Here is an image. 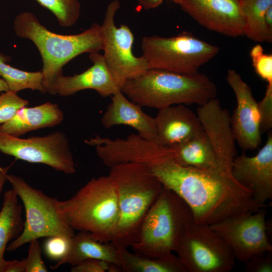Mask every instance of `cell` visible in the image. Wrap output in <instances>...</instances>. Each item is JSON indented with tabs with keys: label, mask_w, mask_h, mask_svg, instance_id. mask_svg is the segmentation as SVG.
I'll return each mask as SVG.
<instances>
[{
	"label": "cell",
	"mask_w": 272,
	"mask_h": 272,
	"mask_svg": "<svg viewBox=\"0 0 272 272\" xmlns=\"http://www.w3.org/2000/svg\"><path fill=\"white\" fill-rule=\"evenodd\" d=\"M232 163L197 169L182 166L165 158L148 166L165 188L187 204L195 223L211 225L262 208L254 199L252 192L234 178Z\"/></svg>",
	"instance_id": "obj_1"
},
{
	"label": "cell",
	"mask_w": 272,
	"mask_h": 272,
	"mask_svg": "<svg viewBox=\"0 0 272 272\" xmlns=\"http://www.w3.org/2000/svg\"><path fill=\"white\" fill-rule=\"evenodd\" d=\"M13 29L17 36L31 40L37 48L43 63V85L50 94L65 64L82 53L103 49L102 29L97 23L80 33L61 35L47 29L33 13L24 12L15 17Z\"/></svg>",
	"instance_id": "obj_2"
},
{
	"label": "cell",
	"mask_w": 272,
	"mask_h": 272,
	"mask_svg": "<svg viewBox=\"0 0 272 272\" xmlns=\"http://www.w3.org/2000/svg\"><path fill=\"white\" fill-rule=\"evenodd\" d=\"M121 92L142 107L158 110L178 104L201 106L215 98L217 88L206 74H183L149 69L127 80Z\"/></svg>",
	"instance_id": "obj_3"
},
{
	"label": "cell",
	"mask_w": 272,
	"mask_h": 272,
	"mask_svg": "<svg viewBox=\"0 0 272 272\" xmlns=\"http://www.w3.org/2000/svg\"><path fill=\"white\" fill-rule=\"evenodd\" d=\"M117 189L119 220L111 242L128 248L137 240L143 221L164 186L150 167L129 162L110 167Z\"/></svg>",
	"instance_id": "obj_4"
},
{
	"label": "cell",
	"mask_w": 272,
	"mask_h": 272,
	"mask_svg": "<svg viewBox=\"0 0 272 272\" xmlns=\"http://www.w3.org/2000/svg\"><path fill=\"white\" fill-rule=\"evenodd\" d=\"M58 204L74 231L89 232L101 243L111 242L119 213L116 185L109 175L92 178L73 196L59 200Z\"/></svg>",
	"instance_id": "obj_5"
},
{
	"label": "cell",
	"mask_w": 272,
	"mask_h": 272,
	"mask_svg": "<svg viewBox=\"0 0 272 272\" xmlns=\"http://www.w3.org/2000/svg\"><path fill=\"white\" fill-rule=\"evenodd\" d=\"M193 222L187 204L164 187L147 214L138 238L130 248L134 253L151 258L173 253L185 229Z\"/></svg>",
	"instance_id": "obj_6"
},
{
	"label": "cell",
	"mask_w": 272,
	"mask_h": 272,
	"mask_svg": "<svg viewBox=\"0 0 272 272\" xmlns=\"http://www.w3.org/2000/svg\"><path fill=\"white\" fill-rule=\"evenodd\" d=\"M141 48L149 69L189 75L198 73L220 51L218 46L186 31L169 37L145 36Z\"/></svg>",
	"instance_id": "obj_7"
},
{
	"label": "cell",
	"mask_w": 272,
	"mask_h": 272,
	"mask_svg": "<svg viewBox=\"0 0 272 272\" xmlns=\"http://www.w3.org/2000/svg\"><path fill=\"white\" fill-rule=\"evenodd\" d=\"M8 181L23 202L25 221L21 233L6 248L14 251L33 240L52 236L73 238L75 231L60 210L56 198L49 196L28 184L22 178L8 175Z\"/></svg>",
	"instance_id": "obj_8"
},
{
	"label": "cell",
	"mask_w": 272,
	"mask_h": 272,
	"mask_svg": "<svg viewBox=\"0 0 272 272\" xmlns=\"http://www.w3.org/2000/svg\"><path fill=\"white\" fill-rule=\"evenodd\" d=\"M187 272H229L235 258L210 225L191 223L175 251Z\"/></svg>",
	"instance_id": "obj_9"
},
{
	"label": "cell",
	"mask_w": 272,
	"mask_h": 272,
	"mask_svg": "<svg viewBox=\"0 0 272 272\" xmlns=\"http://www.w3.org/2000/svg\"><path fill=\"white\" fill-rule=\"evenodd\" d=\"M120 8L118 0L107 6L101 25L103 32V54L111 78L120 90L128 80L149 69L143 55L137 57L132 52L134 36L129 27L122 24L117 27L114 17Z\"/></svg>",
	"instance_id": "obj_10"
},
{
	"label": "cell",
	"mask_w": 272,
	"mask_h": 272,
	"mask_svg": "<svg viewBox=\"0 0 272 272\" xmlns=\"http://www.w3.org/2000/svg\"><path fill=\"white\" fill-rule=\"evenodd\" d=\"M0 151L17 159L48 165L67 174L76 171L69 141L61 131L26 139L0 132Z\"/></svg>",
	"instance_id": "obj_11"
},
{
	"label": "cell",
	"mask_w": 272,
	"mask_h": 272,
	"mask_svg": "<svg viewBox=\"0 0 272 272\" xmlns=\"http://www.w3.org/2000/svg\"><path fill=\"white\" fill-rule=\"evenodd\" d=\"M263 208L226 218L210 226L224 241L235 259L245 263L253 255L272 251L269 222Z\"/></svg>",
	"instance_id": "obj_12"
},
{
	"label": "cell",
	"mask_w": 272,
	"mask_h": 272,
	"mask_svg": "<svg viewBox=\"0 0 272 272\" xmlns=\"http://www.w3.org/2000/svg\"><path fill=\"white\" fill-rule=\"evenodd\" d=\"M226 80L235 93L237 105L230 124L236 142L244 150H253L261 143V118L258 102L250 86L235 70H228Z\"/></svg>",
	"instance_id": "obj_13"
},
{
	"label": "cell",
	"mask_w": 272,
	"mask_h": 272,
	"mask_svg": "<svg viewBox=\"0 0 272 272\" xmlns=\"http://www.w3.org/2000/svg\"><path fill=\"white\" fill-rule=\"evenodd\" d=\"M202 27L222 35L244 36L240 0H171Z\"/></svg>",
	"instance_id": "obj_14"
},
{
	"label": "cell",
	"mask_w": 272,
	"mask_h": 272,
	"mask_svg": "<svg viewBox=\"0 0 272 272\" xmlns=\"http://www.w3.org/2000/svg\"><path fill=\"white\" fill-rule=\"evenodd\" d=\"M232 174L242 186L250 190L255 201L262 208L272 198V133L253 156L244 152L234 158Z\"/></svg>",
	"instance_id": "obj_15"
},
{
	"label": "cell",
	"mask_w": 272,
	"mask_h": 272,
	"mask_svg": "<svg viewBox=\"0 0 272 272\" xmlns=\"http://www.w3.org/2000/svg\"><path fill=\"white\" fill-rule=\"evenodd\" d=\"M154 118L157 134L154 140L165 146L187 142L203 130L197 114L184 104L160 109Z\"/></svg>",
	"instance_id": "obj_16"
},
{
	"label": "cell",
	"mask_w": 272,
	"mask_h": 272,
	"mask_svg": "<svg viewBox=\"0 0 272 272\" xmlns=\"http://www.w3.org/2000/svg\"><path fill=\"white\" fill-rule=\"evenodd\" d=\"M93 65L79 74L60 76L55 82L51 95L69 96L85 90H95L101 96H112L120 90L114 83L103 54L90 53Z\"/></svg>",
	"instance_id": "obj_17"
},
{
	"label": "cell",
	"mask_w": 272,
	"mask_h": 272,
	"mask_svg": "<svg viewBox=\"0 0 272 272\" xmlns=\"http://www.w3.org/2000/svg\"><path fill=\"white\" fill-rule=\"evenodd\" d=\"M101 123L106 129L118 125L129 126L141 137L154 140L157 134L154 117L146 113L142 107L128 99L120 90L111 96V102L101 118Z\"/></svg>",
	"instance_id": "obj_18"
},
{
	"label": "cell",
	"mask_w": 272,
	"mask_h": 272,
	"mask_svg": "<svg viewBox=\"0 0 272 272\" xmlns=\"http://www.w3.org/2000/svg\"><path fill=\"white\" fill-rule=\"evenodd\" d=\"M168 147L171 158L184 167L210 168L222 163L232 162L234 159L218 154L204 129L187 142Z\"/></svg>",
	"instance_id": "obj_19"
},
{
	"label": "cell",
	"mask_w": 272,
	"mask_h": 272,
	"mask_svg": "<svg viewBox=\"0 0 272 272\" xmlns=\"http://www.w3.org/2000/svg\"><path fill=\"white\" fill-rule=\"evenodd\" d=\"M63 119V112L55 103L47 102L34 107L25 106L0 125V132L20 137L33 130L57 125Z\"/></svg>",
	"instance_id": "obj_20"
},
{
	"label": "cell",
	"mask_w": 272,
	"mask_h": 272,
	"mask_svg": "<svg viewBox=\"0 0 272 272\" xmlns=\"http://www.w3.org/2000/svg\"><path fill=\"white\" fill-rule=\"evenodd\" d=\"M87 259L104 260L121 268L118 250L115 246L111 243L100 242L90 233L83 231L75 234L71 250L66 256L51 266V268L55 269L64 264H69L73 266Z\"/></svg>",
	"instance_id": "obj_21"
},
{
	"label": "cell",
	"mask_w": 272,
	"mask_h": 272,
	"mask_svg": "<svg viewBox=\"0 0 272 272\" xmlns=\"http://www.w3.org/2000/svg\"><path fill=\"white\" fill-rule=\"evenodd\" d=\"M2 208L0 211V272L5 259V251L10 241L16 238L22 232L24 222L22 217V205L18 197L12 188L4 194Z\"/></svg>",
	"instance_id": "obj_22"
},
{
	"label": "cell",
	"mask_w": 272,
	"mask_h": 272,
	"mask_svg": "<svg viewBox=\"0 0 272 272\" xmlns=\"http://www.w3.org/2000/svg\"><path fill=\"white\" fill-rule=\"evenodd\" d=\"M117 248L123 271L187 272L177 256L173 253L151 258L132 253L127 248Z\"/></svg>",
	"instance_id": "obj_23"
},
{
	"label": "cell",
	"mask_w": 272,
	"mask_h": 272,
	"mask_svg": "<svg viewBox=\"0 0 272 272\" xmlns=\"http://www.w3.org/2000/svg\"><path fill=\"white\" fill-rule=\"evenodd\" d=\"M271 6L272 0H240L244 36L255 42H267L264 16Z\"/></svg>",
	"instance_id": "obj_24"
},
{
	"label": "cell",
	"mask_w": 272,
	"mask_h": 272,
	"mask_svg": "<svg viewBox=\"0 0 272 272\" xmlns=\"http://www.w3.org/2000/svg\"><path fill=\"white\" fill-rule=\"evenodd\" d=\"M10 58L0 53V77L7 84L10 91L18 93L24 89L37 90L46 93L43 85L41 71L27 72L8 64Z\"/></svg>",
	"instance_id": "obj_25"
},
{
	"label": "cell",
	"mask_w": 272,
	"mask_h": 272,
	"mask_svg": "<svg viewBox=\"0 0 272 272\" xmlns=\"http://www.w3.org/2000/svg\"><path fill=\"white\" fill-rule=\"evenodd\" d=\"M55 16L62 27L73 26L78 20L81 12L79 0H35Z\"/></svg>",
	"instance_id": "obj_26"
},
{
	"label": "cell",
	"mask_w": 272,
	"mask_h": 272,
	"mask_svg": "<svg viewBox=\"0 0 272 272\" xmlns=\"http://www.w3.org/2000/svg\"><path fill=\"white\" fill-rule=\"evenodd\" d=\"M252 65L255 73L267 84H272V55L264 53L262 46L257 44L250 51Z\"/></svg>",
	"instance_id": "obj_27"
},
{
	"label": "cell",
	"mask_w": 272,
	"mask_h": 272,
	"mask_svg": "<svg viewBox=\"0 0 272 272\" xmlns=\"http://www.w3.org/2000/svg\"><path fill=\"white\" fill-rule=\"evenodd\" d=\"M29 102L11 91L0 94V125L12 119L21 108L27 106Z\"/></svg>",
	"instance_id": "obj_28"
},
{
	"label": "cell",
	"mask_w": 272,
	"mask_h": 272,
	"mask_svg": "<svg viewBox=\"0 0 272 272\" xmlns=\"http://www.w3.org/2000/svg\"><path fill=\"white\" fill-rule=\"evenodd\" d=\"M73 237L69 238L63 236L47 237L43 244V250L45 255L49 259L56 262L63 259L71 250Z\"/></svg>",
	"instance_id": "obj_29"
},
{
	"label": "cell",
	"mask_w": 272,
	"mask_h": 272,
	"mask_svg": "<svg viewBox=\"0 0 272 272\" xmlns=\"http://www.w3.org/2000/svg\"><path fill=\"white\" fill-rule=\"evenodd\" d=\"M28 256L25 258L24 272H46L47 268L41 258V247L38 239L29 242Z\"/></svg>",
	"instance_id": "obj_30"
},
{
	"label": "cell",
	"mask_w": 272,
	"mask_h": 272,
	"mask_svg": "<svg viewBox=\"0 0 272 272\" xmlns=\"http://www.w3.org/2000/svg\"><path fill=\"white\" fill-rule=\"evenodd\" d=\"M72 272H119L121 268L118 265L97 259H85L71 269Z\"/></svg>",
	"instance_id": "obj_31"
},
{
	"label": "cell",
	"mask_w": 272,
	"mask_h": 272,
	"mask_svg": "<svg viewBox=\"0 0 272 272\" xmlns=\"http://www.w3.org/2000/svg\"><path fill=\"white\" fill-rule=\"evenodd\" d=\"M258 105L261 118V130H269L272 127V84H267L264 96Z\"/></svg>",
	"instance_id": "obj_32"
},
{
	"label": "cell",
	"mask_w": 272,
	"mask_h": 272,
	"mask_svg": "<svg viewBox=\"0 0 272 272\" xmlns=\"http://www.w3.org/2000/svg\"><path fill=\"white\" fill-rule=\"evenodd\" d=\"M244 263L249 272H271L272 251L255 254Z\"/></svg>",
	"instance_id": "obj_33"
},
{
	"label": "cell",
	"mask_w": 272,
	"mask_h": 272,
	"mask_svg": "<svg viewBox=\"0 0 272 272\" xmlns=\"http://www.w3.org/2000/svg\"><path fill=\"white\" fill-rule=\"evenodd\" d=\"M25 258L21 260H5L2 272H24Z\"/></svg>",
	"instance_id": "obj_34"
},
{
	"label": "cell",
	"mask_w": 272,
	"mask_h": 272,
	"mask_svg": "<svg viewBox=\"0 0 272 272\" xmlns=\"http://www.w3.org/2000/svg\"><path fill=\"white\" fill-rule=\"evenodd\" d=\"M264 25L267 37V42H272V6L266 11L264 16Z\"/></svg>",
	"instance_id": "obj_35"
},
{
	"label": "cell",
	"mask_w": 272,
	"mask_h": 272,
	"mask_svg": "<svg viewBox=\"0 0 272 272\" xmlns=\"http://www.w3.org/2000/svg\"><path fill=\"white\" fill-rule=\"evenodd\" d=\"M141 8L146 10L155 9L159 6L164 0H137Z\"/></svg>",
	"instance_id": "obj_36"
},
{
	"label": "cell",
	"mask_w": 272,
	"mask_h": 272,
	"mask_svg": "<svg viewBox=\"0 0 272 272\" xmlns=\"http://www.w3.org/2000/svg\"><path fill=\"white\" fill-rule=\"evenodd\" d=\"M10 167V166L3 167L0 165V194L5 183L8 181V171Z\"/></svg>",
	"instance_id": "obj_37"
},
{
	"label": "cell",
	"mask_w": 272,
	"mask_h": 272,
	"mask_svg": "<svg viewBox=\"0 0 272 272\" xmlns=\"http://www.w3.org/2000/svg\"><path fill=\"white\" fill-rule=\"evenodd\" d=\"M9 87L6 82L2 78H0V93L9 91Z\"/></svg>",
	"instance_id": "obj_38"
}]
</instances>
